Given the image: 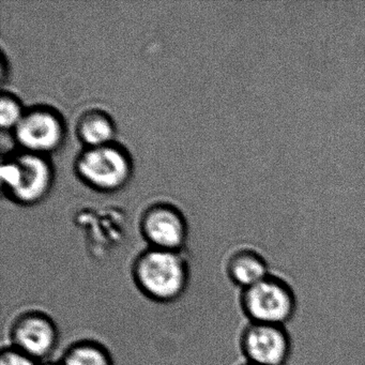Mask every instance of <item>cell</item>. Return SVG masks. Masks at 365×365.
<instances>
[{"label":"cell","instance_id":"1","mask_svg":"<svg viewBox=\"0 0 365 365\" xmlns=\"http://www.w3.org/2000/svg\"><path fill=\"white\" fill-rule=\"evenodd\" d=\"M132 279L140 294L157 303H173L185 294L191 271L181 252L148 249L131 267Z\"/></svg>","mask_w":365,"mask_h":365},{"label":"cell","instance_id":"2","mask_svg":"<svg viewBox=\"0 0 365 365\" xmlns=\"http://www.w3.org/2000/svg\"><path fill=\"white\" fill-rule=\"evenodd\" d=\"M0 174L4 193L24 206L43 200L54 181V170L48 158L24 150L4 158Z\"/></svg>","mask_w":365,"mask_h":365},{"label":"cell","instance_id":"3","mask_svg":"<svg viewBox=\"0 0 365 365\" xmlns=\"http://www.w3.org/2000/svg\"><path fill=\"white\" fill-rule=\"evenodd\" d=\"M76 170L81 180L91 189L112 193L129 183L133 162L129 153L114 142L85 148L76 160Z\"/></svg>","mask_w":365,"mask_h":365},{"label":"cell","instance_id":"4","mask_svg":"<svg viewBox=\"0 0 365 365\" xmlns=\"http://www.w3.org/2000/svg\"><path fill=\"white\" fill-rule=\"evenodd\" d=\"M240 307L250 322L285 326L296 315L298 301L288 282L270 274L241 290Z\"/></svg>","mask_w":365,"mask_h":365},{"label":"cell","instance_id":"5","mask_svg":"<svg viewBox=\"0 0 365 365\" xmlns=\"http://www.w3.org/2000/svg\"><path fill=\"white\" fill-rule=\"evenodd\" d=\"M14 138L21 150L46 157L65 143V121L54 108L36 106L26 110L14 130Z\"/></svg>","mask_w":365,"mask_h":365},{"label":"cell","instance_id":"6","mask_svg":"<svg viewBox=\"0 0 365 365\" xmlns=\"http://www.w3.org/2000/svg\"><path fill=\"white\" fill-rule=\"evenodd\" d=\"M10 346L23 354L46 362L58 348L61 332L55 320L41 311L20 314L9 330Z\"/></svg>","mask_w":365,"mask_h":365},{"label":"cell","instance_id":"7","mask_svg":"<svg viewBox=\"0 0 365 365\" xmlns=\"http://www.w3.org/2000/svg\"><path fill=\"white\" fill-rule=\"evenodd\" d=\"M239 343L245 362L254 365H286L292 356V337L285 326L249 322Z\"/></svg>","mask_w":365,"mask_h":365},{"label":"cell","instance_id":"8","mask_svg":"<svg viewBox=\"0 0 365 365\" xmlns=\"http://www.w3.org/2000/svg\"><path fill=\"white\" fill-rule=\"evenodd\" d=\"M143 238L151 249L181 252L187 238V225L182 213L168 204H155L142 215Z\"/></svg>","mask_w":365,"mask_h":365},{"label":"cell","instance_id":"9","mask_svg":"<svg viewBox=\"0 0 365 365\" xmlns=\"http://www.w3.org/2000/svg\"><path fill=\"white\" fill-rule=\"evenodd\" d=\"M230 281L241 290L252 287L271 274L266 258L251 249L235 252L226 264Z\"/></svg>","mask_w":365,"mask_h":365},{"label":"cell","instance_id":"10","mask_svg":"<svg viewBox=\"0 0 365 365\" xmlns=\"http://www.w3.org/2000/svg\"><path fill=\"white\" fill-rule=\"evenodd\" d=\"M76 134L85 148L103 146L114 143L116 125L112 117L104 110H89L78 118Z\"/></svg>","mask_w":365,"mask_h":365},{"label":"cell","instance_id":"11","mask_svg":"<svg viewBox=\"0 0 365 365\" xmlns=\"http://www.w3.org/2000/svg\"><path fill=\"white\" fill-rule=\"evenodd\" d=\"M61 365H115L110 350L95 339H81L66 348Z\"/></svg>","mask_w":365,"mask_h":365},{"label":"cell","instance_id":"12","mask_svg":"<svg viewBox=\"0 0 365 365\" xmlns=\"http://www.w3.org/2000/svg\"><path fill=\"white\" fill-rule=\"evenodd\" d=\"M25 112L20 100L10 93H3L0 99V125L3 131H12L18 127Z\"/></svg>","mask_w":365,"mask_h":365},{"label":"cell","instance_id":"13","mask_svg":"<svg viewBox=\"0 0 365 365\" xmlns=\"http://www.w3.org/2000/svg\"><path fill=\"white\" fill-rule=\"evenodd\" d=\"M35 359L23 354L12 346L4 347L0 354V365H40Z\"/></svg>","mask_w":365,"mask_h":365},{"label":"cell","instance_id":"14","mask_svg":"<svg viewBox=\"0 0 365 365\" xmlns=\"http://www.w3.org/2000/svg\"><path fill=\"white\" fill-rule=\"evenodd\" d=\"M40 365H61V363H59V361H57V362H52V361H46V362H41V364Z\"/></svg>","mask_w":365,"mask_h":365},{"label":"cell","instance_id":"15","mask_svg":"<svg viewBox=\"0 0 365 365\" xmlns=\"http://www.w3.org/2000/svg\"><path fill=\"white\" fill-rule=\"evenodd\" d=\"M242 365H254V364H251V363H247L245 362V364H242Z\"/></svg>","mask_w":365,"mask_h":365}]
</instances>
